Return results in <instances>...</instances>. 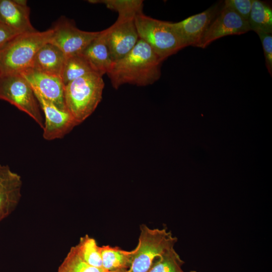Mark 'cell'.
Wrapping results in <instances>:
<instances>
[{"label":"cell","instance_id":"1","mask_svg":"<svg viewBox=\"0 0 272 272\" xmlns=\"http://www.w3.org/2000/svg\"><path fill=\"white\" fill-rule=\"evenodd\" d=\"M162 61L150 45L140 39L129 52L113 62L106 74L115 89L125 84L145 86L159 79Z\"/></svg>","mask_w":272,"mask_h":272},{"label":"cell","instance_id":"2","mask_svg":"<svg viewBox=\"0 0 272 272\" xmlns=\"http://www.w3.org/2000/svg\"><path fill=\"white\" fill-rule=\"evenodd\" d=\"M52 29L19 34L0 49L2 76L20 74L30 68L40 48L49 42Z\"/></svg>","mask_w":272,"mask_h":272},{"label":"cell","instance_id":"3","mask_svg":"<svg viewBox=\"0 0 272 272\" xmlns=\"http://www.w3.org/2000/svg\"><path fill=\"white\" fill-rule=\"evenodd\" d=\"M104 87L102 77L95 73L78 78L64 86L65 107L78 125L95 111L102 99Z\"/></svg>","mask_w":272,"mask_h":272},{"label":"cell","instance_id":"4","mask_svg":"<svg viewBox=\"0 0 272 272\" xmlns=\"http://www.w3.org/2000/svg\"><path fill=\"white\" fill-rule=\"evenodd\" d=\"M140 39L146 42L163 61L184 48L172 22L155 19L143 12L134 17Z\"/></svg>","mask_w":272,"mask_h":272},{"label":"cell","instance_id":"5","mask_svg":"<svg viewBox=\"0 0 272 272\" xmlns=\"http://www.w3.org/2000/svg\"><path fill=\"white\" fill-rule=\"evenodd\" d=\"M140 229L138 244L133 249L131 264L126 272H148L154 261L177 242V237L165 228L151 229L142 224Z\"/></svg>","mask_w":272,"mask_h":272},{"label":"cell","instance_id":"6","mask_svg":"<svg viewBox=\"0 0 272 272\" xmlns=\"http://www.w3.org/2000/svg\"><path fill=\"white\" fill-rule=\"evenodd\" d=\"M0 99L25 112L43 128L44 122L39 103L31 86L20 74L1 76Z\"/></svg>","mask_w":272,"mask_h":272},{"label":"cell","instance_id":"7","mask_svg":"<svg viewBox=\"0 0 272 272\" xmlns=\"http://www.w3.org/2000/svg\"><path fill=\"white\" fill-rule=\"evenodd\" d=\"M52 30L49 43L58 47L66 58L81 53L100 32L80 30L66 19L59 20Z\"/></svg>","mask_w":272,"mask_h":272},{"label":"cell","instance_id":"8","mask_svg":"<svg viewBox=\"0 0 272 272\" xmlns=\"http://www.w3.org/2000/svg\"><path fill=\"white\" fill-rule=\"evenodd\" d=\"M134 17L118 16L116 22L105 29L107 43L113 62L129 52L140 39Z\"/></svg>","mask_w":272,"mask_h":272},{"label":"cell","instance_id":"9","mask_svg":"<svg viewBox=\"0 0 272 272\" xmlns=\"http://www.w3.org/2000/svg\"><path fill=\"white\" fill-rule=\"evenodd\" d=\"M250 29L247 21L223 6L195 47L205 48L213 41L228 35H240Z\"/></svg>","mask_w":272,"mask_h":272},{"label":"cell","instance_id":"10","mask_svg":"<svg viewBox=\"0 0 272 272\" xmlns=\"http://www.w3.org/2000/svg\"><path fill=\"white\" fill-rule=\"evenodd\" d=\"M32 88L44 114L43 128L44 139L51 141L61 139L78 125L67 110L60 109L43 97L37 90Z\"/></svg>","mask_w":272,"mask_h":272},{"label":"cell","instance_id":"11","mask_svg":"<svg viewBox=\"0 0 272 272\" xmlns=\"http://www.w3.org/2000/svg\"><path fill=\"white\" fill-rule=\"evenodd\" d=\"M220 10L219 4H216L201 13L178 22H172L184 47L195 46Z\"/></svg>","mask_w":272,"mask_h":272},{"label":"cell","instance_id":"12","mask_svg":"<svg viewBox=\"0 0 272 272\" xmlns=\"http://www.w3.org/2000/svg\"><path fill=\"white\" fill-rule=\"evenodd\" d=\"M31 87L57 107L67 110L64 99V85L60 77L29 69L20 74Z\"/></svg>","mask_w":272,"mask_h":272},{"label":"cell","instance_id":"13","mask_svg":"<svg viewBox=\"0 0 272 272\" xmlns=\"http://www.w3.org/2000/svg\"><path fill=\"white\" fill-rule=\"evenodd\" d=\"M21 176L6 165L0 164V222L10 215L21 198Z\"/></svg>","mask_w":272,"mask_h":272},{"label":"cell","instance_id":"14","mask_svg":"<svg viewBox=\"0 0 272 272\" xmlns=\"http://www.w3.org/2000/svg\"><path fill=\"white\" fill-rule=\"evenodd\" d=\"M30 9L24 0H0V23L19 34L36 31L30 20Z\"/></svg>","mask_w":272,"mask_h":272},{"label":"cell","instance_id":"15","mask_svg":"<svg viewBox=\"0 0 272 272\" xmlns=\"http://www.w3.org/2000/svg\"><path fill=\"white\" fill-rule=\"evenodd\" d=\"M81 54L95 73L102 77L107 73L113 61L107 43L105 30L99 32Z\"/></svg>","mask_w":272,"mask_h":272},{"label":"cell","instance_id":"16","mask_svg":"<svg viewBox=\"0 0 272 272\" xmlns=\"http://www.w3.org/2000/svg\"><path fill=\"white\" fill-rule=\"evenodd\" d=\"M65 59V55L58 47L48 42L38 51L30 69L60 77Z\"/></svg>","mask_w":272,"mask_h":272},{"label":"cell","instance_id":"17","mask_svg":"<svg viewBox=\"0 0 272 272\" xmlns=\"http://www.w3.org/2000/svg\"><path fill=\"white\" fill-rule=\"evenodd\" d=\"M102 268L109 272L127 271L130 267L133 250L127 251L110 245L100 246Z\"/></svg>","mask_w":272,"mask_h":272},{"label":"cell","instance_id":"18","mask_svg":"<svg viewBox=\"0 0 272 272\" xmlns=\"http://www.w3.org/2000/svg\"><path fill=\"white\" fill-rule=\"evenodd\" d=\"M250 30L272 33V10L266 3L252 0L248 20Z\"/></svg>","mask_w":272,"mask_h":272},{"label":"cell","instance_id":"19","mask_svg":"<svg viewBox=\"0 0 272 272\" xmlns=\"http://www.w3.org/2000/svg\"><path fill=\"white\" fill-rule=\"evenodd\" d=\"M95 73L91 66L81 54L66 58L60 78L64 85L89 74Z\"/></svg>","mask_w":272,"mask_h":272},{"label":"cell","instance_id":"20","mask_svg":"<svg viewBox=\"0 0 272 272\" xmlns=\"http://www.w3.org/2000/svg\"><path fill=\"white\" fill-rule=\"evenodd\" d=\"M77 251L81 258L90 265L102 267L100 246L96 241L88 235L82 237L76 246Z\"/></svg>","mask_w":272,"mask_h":272},{"label":"cell","instance_id":"21","mask_svg":"<svg viewBox=\"0 0 272 272\" xmlns=\"http://www.w3.org/2000/svg\"><path fill=\"white\" fill-rule=\"evenodd\" d=\"M184 263L173 247L159 256L148 272H184L182 268Z\"/></svg>","mask_w":272,"mask_h":272},{"label":"cell","instance_id":"22","mask_svg":"<svg viewBox=\"0 0 272 272\" xmlns=\"http://www.w3.org/2000/svg\"><path fill=\"white\" fill-rule=\"evenodd\" d=\"M91 3H102L107 8L116 11L118 16H133L142 12L143 1L141 0H92Z\"/></svg>","mask_w":272,"mask_h":272},{"label":"cell","instance_id":"23","mask_svg":"<svg viewBox=\"0 0 272 272\" xmlns=\"http://www.w3.org/2000/svg\"><path fill=\"white\" fill-rule=\"evenodd\" d=\"M61 265L70 272H109L102 267L92 266L85 261L75 246L71 248Z\"/></svg>","mask_w":272,"mask_h":272},{"label":"cell","instance_id":"24","mask_svg":"<svg viewBox=\"0 0 272 272\" xmlns=\"http://www.w3.org/2000/svg\"><path fill=\"white\" fill-rule=\"evenodd\" d=\"M252 0H226L224 6L233 10L238 15L248 21L251 11Z\"/></svg>","mask_w":272,"mask_h":272},{"label":"cell","instance_id":"25","mask_svg":"<svg viewBox=\"0 0 272 272\" xmlns=\"http://www.w3.org/2000/svg\"><path fill=\"white\" fill-rule=\"evenodd\" d=\"M263 49L265 65L268 73L272 74V33L257 32Z\"/></svg>","mask_w":272,"mask_h":272},{"label":"cell","instance_id":"26","mask_svg":"<svg viewBox=\"0 0 272 272\" xmlns=\"http://www.w3.org/2000/svg\"><path fill=\"white\" fill-rule=\"evenodd\" d=\"M18 34L16 31L0 23V49Z\"/></svg>","mask_w":272,"mask_h":272},{"label":"cell","instance_id":"27","mask_svg":"<svg viewBox=\"0 0 272 272\" xmlns=\"http://www.w3.org/2000/svg\"><path fill=\"white\" fill-rule=\"evenodd\" d=\"M57 272H70L64 267L60 265L58 269Z\"/></svg>","mask_w":272,"mask_h":272},{"label":"cell","instance_id":"28","mask_svg":"<svg viewBox=\"0 0 272 272\" xmlns=\"http://www.w3.org/2000/svg\"><path fill=\"white\" fill-rule=\"evenodd\" d=\"M190 272H197V271H195V270H191V271H190Z\"/></svg>","mask_w":272,"mask_h":272},{"label":"cell","instance_id":"29","mask_svg":"<svg viewBox=\"0 0 272 272\" xmlns=\"http://www.w3.org/2000/svg\"><path fill=\"white\" fill-rule=\"evenodd\" d=\"M116 272H126V271H116Z\"/></svg>","mask_w":272,"mask_h":272},{"label":"cell","instance_id":"30","mask_svg":"<svg viewBox=\"0 0 272 272\" xmlns=\"http://www.w3.org/2000/svg\"><path fill=\"white\" fill-rule=\"evenodd\" d=\"M2 75H1V71H0V77H1Z\"/></svg>","mask_w":272,"mask_h":272}]
</instances>
